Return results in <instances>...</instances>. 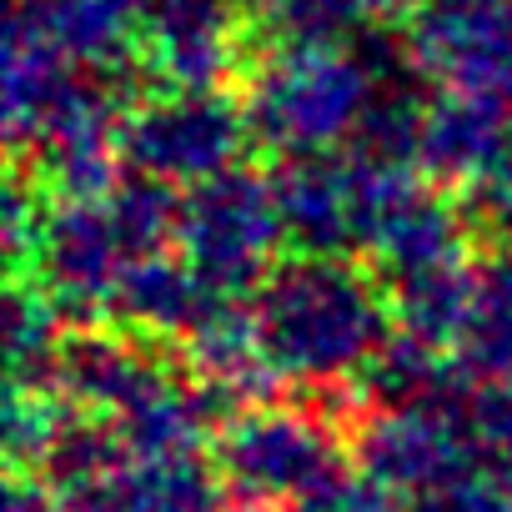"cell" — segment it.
Wrapping results in <instances>:
<instances>
[]
</instances>
